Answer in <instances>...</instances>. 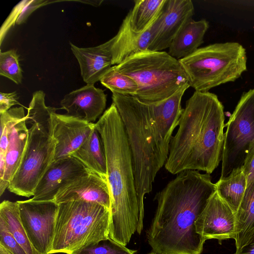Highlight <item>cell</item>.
<instances>
[{"instance_id": "cell-28", "label": "cell", "mask_w": 254, "mask_h": 254, "mask_svg": "<svg viewBox=\"0 0 254 254\" xmlns=\"http://www.w3.org/2000/svg\"><path fill=\"white\" fill-rule=\"evenodd\" d=\"M0 180L3 176L9 136L13 127L26 117L22 107L12 108L0 114Z\"/></svg>"}, {"instance_id": "cell-27", "label": "cell", "mask_w": 254, "mask_h": 254, "mask_svg": "<svg viewBox=\"0 0 254 254\" xmlns=\"http://www.w3.org/2000/svg\"><path fill=\"white\" fill-rule=\"evenodd\" d=\"M45 94L41 90L33 94L26 115V123L37 124L52 136V115L59 109L48 107L45 102Z\"/></svg>"}, {"instance_id": "cell-32", "label": "cell", "mask_w": 254, "mask_h": 254, "mask_svg": "<svg viewBox=\"0 0 254 254\" xmlns=\"http://www.w3.org/2000/svg\"><path fill=\"white\" fill-rule=\"evenodd\" d=\"M0 244L12 254H27L10 233L5 220L1 216H0Z\"/></svg>"}, {"instance_id": "cell-26", "label": "cell", "mask_w": 254, "mask_h": 254, "mask_svg": "<svg viewBox=\"0 0 254 254\" xmlns=\"http://www.w3.org/2000/svg\"><path fill=\"white\" fill-rule=\"evenodd\" d=\"M0 216L5 220L10 233L27 254H41L33 246L21 221L17 201L7 200L0 204Z\"/></svg>"}, {"instance_id": "cell-25", "label": "cell", "mask_w": 254, "mask_h": 254, "mask_svg": "<svg viewBox=\"0 0 254 254\" xmlns=\"http://www.w3.org/2000/svg\"><path fill=\"white\" fill-rule=\"evenodd\" d=\"M166 0H135L129 12L132 30L142 33L149 29L161 13Z\"/></svg>"}, {"instance_id": "cell-30", "label": "cell", "mask_w": 254, "mask_h": 254, "mask_svg": "<svg viewBox=\"0 0 254 254\" xmlns=\"http://www.w3.org/2000/svg\"><path fill=\"white\" fill-rule=\"evenodd\" d=\"M130 250L110 238L92 243L73 252L71 254H135Z\"/></svg>"}, {"instance_id": "cell-29", "label": "cell", "mask_w": 254, "mask_h": 254, "mask_svg": "<svg viewBox=\"0 0 254 254\" xmlns=\"http://www.w3.org/2000/svg\"><path fill=\"white\" fill-rule=\"evenodd\" d=\"M101 83L113 93L134 96L138 85L130 77L123 74L112 66L100 80Z\"/></svg>"}, {"instance_id": "cell-11", "label": "cell", "mask_w": 254, "mask_h": 254, "mask_svg": "<svg viewBox=\"0 0 254 254\" xmlns=\"http://www.w3.org/2000/svg\"><path fill=\"white\" fill-rule=\"evenodd\" d=\"M194 6L190 0H166L161 14L152 25L148 50L162 51L169 48L173 40L190 19Z\"/></svg>"}, {"instance_id": "cell-15", "label": "cell", "mask_w": 254, "mask_h": 254, "mask_svg": "<svg viewBox=\"0 0 254 254\" xmlns=\"http://www.w3.org/2000/svg\"><path fill=\"white\" fill-rule=\"evenodd\" d=\"M89 171L72 156L54 161L39 182L32 199L54 201L57 192L63 186Z\"/></svg>"}, {"instance_id": "cell-18", "label": "cell", "mask_w": 254, "mask_h": 254, "mask_svg": "<svg viewBox=\"0 0 254 254\" xmlns=\"http://www.w3.org/2000/svg\"><path fill=\"white\" fill-rule=\"evenodd\" d=\"M152 34V26L142 33L134 31L130 25L128 12L118 33L110 40L113 65L119 64L130 57L148 50Z\"/></svg>"}, {"instance_id": "cell-8", "label": "cell", "mask_w": 254, "mask_h": 254, "mask_svg": "<svg viewBox=\"0 0 254 254\" xmlns=\"http://www.w3.org/2000/svg\"><path fill=\"white\" fill-rule=\"evenodd\" d=\"M56 141L37 124L28 129V138L21 164L7 189L16 195L29 197L54 161Z\"/></svg>"}, {"instance_id": "cell-38", "label": "cell", "mask_w": 254, "mask_h": 254, "mask_svg": "<svg viewBox=\"0 0 254 254\" xmlns=\"http://www.w3.org/2000/svg\"><path fill=\"white\" fill-rule=\"evenodd\" d=\"M0 254H12V253L2 245L0 244Z\"/></svg>"}, {"instance_id": "cell-33", "label": "cell", "mask_w": 254, "mask_h": 254, "mask_svg": "<svg viewBox=\"0 0 254 254\" xmlns=\"http://www.w3.org/2000/svg\"><path fill=\"white\" fill-rule=\"evenodd\" d=\"M48 0H22L20 2L21 6L19 14L15 23L21 24L25 22L28 16L36 9L48 3Z\"/></svg>"}, {"instance_id": "cell-37", "label": "cell", "mask_w": 254, "mask_h": 254, "mask_svg": "<svg viewBox=\"0 0 254 254\" xmlns=\"http://www.w3.org/2000/svg\"><path fill=\"white\" fill-rule=\"evenodd\" d=\"M80 1L81 2H83L86 4H91L95 6H99L101 4V3L103 2V0H86V1Z\"/></svg>"}, {"instance_id": "cell-24", "label": "cell", "mask_w": 254, "mask_h": 254, "mask_svg": "<svg viewBox=\"0 0 254 254\" xmlns=\"http://www.w3.org/2000/svg\"><path fill=\"white\" fill-rule=\"evenodd\" d=\"M247 185V178L242 168L233 170L226 177L215 184L216 192L236 213Z\"/></svg>"}, {"instance_id": "cell-9", "label": "cell", "mask_w": 254, "mask_h": 254, "mask_svg": "<svg viewBox=\"0 0 254 254\" xmlns=\"http://www.w3.org/2000/svg\"><path fill=\"white\" fill-rule=\"evenodd\" d=\"M226 126L220 179L243 166L254 138V88L242 95Z\"/></svg>"}, {"instance_id": "cell-31", "label": "cell", "mask_w": 254, "mask_h": 254, "mask_svg": "<svg viewBox=\"0 0 254 254\" xmlns=\"http://www.w3.org/2000/svg\"><path fill=\"white\" fill-rule=\"evenodd\" d=\"M0 75L17 84L22 82V70L19 62V55L14 50L0 53Z\"/></svg>"}, {"instance_id": "cell-3", "label": "cell", "mask_w": 254, "mask_h": 254, "mask_svg": "<svg viewBox=\"0 0 254 254\" xmlns=\"http://www.w3.org/2000/svg\"><path fill=\"white\" fill-rule=\"evenodd\" d=\"M95 126L104 147L111 194L109 237L126 246L136 231L139 207L131 151L123 121L113 103Z\"/></svg>"}, {"instance_id": "cell-7", "label": "cell", "mask_w": 254, "mask_h": 254, "mask_svg": "<svg viewBox=\"0 0 254 254\" xmlns=\"http://www.w3.org/2000/svg\"><path fill=\"white\" fill-rule=\"evenodd\" d=\"M247 61L245 49L234 42L211 44L179 60L190 87L200 92L235 81L247 70Z\"/></svg>"}, {"instance_id": "cell-34", "label": "cell", "mask_w": 254, "mask_h": 254, "mask_svg": "<svg viewBox=\"0 0 254 254\" xmlns=\"http://www.w3.org/2000/svg\"><path fill=\"white\" fill-rule=\"evenodd\" d=\"M242 168L248 183L254 178V138L250 143Z\"/></svg>"}, {"instance_id": "cell-2", "label": "cell", "mask_w": 254, "mask_h": 254, "mask_svg": "<svg viewBox=\"0 0 254 254\" xmlns=\"http://www.w3.org/2000/svg\"><path fill=\"white\" fill-rule=\"evenodd\" d=\"M224 121L217 96L195 91L187 101L171 139L165 169L173 175L187 170L211 174L222 160Z\"/></svg>"}, {"instance_id": "cell-21", "label": "cell", "mask_w": 254, "mask_h": 254, "mask_svg": "<svg viewBox=\"0 0 254 254\" xmlns=\"http://www.w3.org/2000/svg\"><path fill=\"white\" fill-rule=\"evenodd\" d=\"M209 27L205 19L189 20L173 40L168 54L177 60L185 58L195 52L203 42Z\"/></svg>"}, {"instance_id": "cell-10", "label": "cell", "mask_w": 254, "mask_h": 254, "mask_svg": "<svg viewBox=\"0 0 254 254\" xmlns=\"http://www.w3.org/2000/svg\"><path fill=\"white\" fill-rule=\"evenodd\" d=\"M17 202L21 221L33 246L41 254H50L59 204L54 200L37 201L32 198Z\"/></svg>"}, {"instance_id": "cell-17", "label": "cell", "mask_w": 254, "mask_h": 254, "mask_svg": "<svg viewBox=\"0 0 254 254\" xmlns=\"http://www.w3.org/2000/svg\"><path fill=\"white\" fill-rule=\"evenodd\" d=\"M71 50L76 58L83 81L94 84L100 81L111 68L112 56L110 40L99 46L79 48L70 43Z\"/></svg>"}, {"instance_id": "cell-16", "label": "cell", "mask_w": 254, "mask_h": 254, "mask_svg": "<svg viewBox=\"0 0 254 254\" xmlns=\"http://www.w3.org/2000/svg\"><path fill=\"white\" fill-rule=\"evenodd\" d=\"M107 95L104 90L94 84H86L66 94L61 101L66 115L93 123L103 113Z\"/></svg>"}, {"instance_id": "cell-39", "label": "cell", "mask_w": 254, "mask_h": 254, "mask_svg": "<svg viewBox=\"0 0 254 254\" xmlns=\"http://www.w3.org/2000/svg\"><path fill=\"white\" fill-rule=\"evenodd\" d=\"M147 254H155L154 253H153V252H151L150 253H148Z\"/></svg>"}, {"instance_id": "cell-22", "label": "cell", "mask_w": 254, "mask_h": 254, "mask_svg": "<svg viewBox=\"0 0 254 254\" xmlns=\"http://www.w3.org/2000/svg\"><path fill=\"white\" fill-rule=\"evenodd\" d=\"M89 170L107 177V163L101 136L96 126L84 143L72 155Z\"/></svg>"}, {"instance_id": "cell-20", "label": "cell", "mask_w": 254, "mask_h": 254, "mask_svg": "<svg viewBox=\"0 0 254 254\" xmlns=\"http://www.w3.org/2000/svg\"><path fill=\"white\" fill-rule=\"evenodd\" d=\"M28 138L26 117L12 128L9 136L2 179L0 180V195L7 189L17 171L25 151Z\"/></svg>"}, {"instance_id": "cell-35", "label": "cell", "mask_w": 254, "mask_h": 254, "mask_svg": "<svg viewBox=\"0 0 254 254\" xmlns=\"http://www.w3.org/2000/svg\"><path fill=\"white\" fill-rule=\"evenodd\" d=\"M18 97L17 93L14 91L12 93H0V114H1L15 105L20 104L18 101Z\"/></svg>"}, {"instance_id": "cell-1", "label": "cell", "mask_w": 254, "mask_h": 254, "mask_svg": "<svg viewBox=\"0 0 254 254\" xmlns=\"http://www.w3.org/2000/svg\"><path fill=\"white\" fill-rule=\"evenodd\" d=\"M210 174L183 171L157 193V209L147 236L155 254H201L205 241L195 222L215 192Z\"/></svg>"}, {"instance_id": "cell-5", "label": "cell", "mask_w": 254, "mask_h": 254, "mask_svg": "<svg viewBox=\"0 0 254 254\" xmlns=\"http://www.w3.org/2000/svg\"><path fill=\"white\" fill-rule=\"evenodd\" d=\"M114 67L136 82L138 89L134 97L146 103L161 102L190 87L179 60L166 52L146 50Z\"/></svg>"}, {"instance_id": "cell-4", "label": "cell", "mask_w": 254, "mask_h": 254, "mask_svg": "<svg viewBox=\"0 0 254 254\" xmlns=\"http://www.w3.org/2000/svg\"><path fill=\"white\" fill-rule=\"evenodd\" d=\"M129 143L139 207L136 231L143 229L144 198L152 190L158 171L165 165L169 148L163 144L148 103L129 95L112 94Z\"/></svg>"}, {"instance_id": "cell-13", "label": "cell", "mask_w": 254, "mask_h": 254, "mask_svg": "<svg viewBox=\"0 0 254 254\" xmlns=\"http://www.w3.org/2000/svg\"><path fill=\"white\" fill-rule=\"evenodd\" d=\"M78 200L97 203L110 210L111 194L107 177L90 171L63 186L54 199L58 204Z\"/></svg>"}, {"instance_id": "cell-6", "label": "cell", "mask_w": 254, "mask_h": 254, "mask_svg": "<svg viewBox=\"0 0 254 254\" xmlns=\"http://www.w3.org/2000/svg\"><path fill=\"white\" fill-rule=\"evenodd\" d=\"M110 210L94 202L70 201L59 204L50 254L73 252L109 238Z\"/></svg>"}, {"instance_id": "cell-23", "label": "cell", "mask_w": 254, "mask_h": 254, "mask_svg": "<svg viewBox=\"0 0 254 254\" xmlns=\"http://www.w3.org/2000/svg\"><path fill=\"white\" fill-rule=\"evenodd\" d=\"M254 233V178L247 183L236 213L234 240L236 249L245 245Z\"/></svg>"}, {"instance_id": "cell-12", "label": "cell", "mask_w": 254, "mask_h": 254, "mask_svg": "<svg viewBox=\"0 0 254 254\" xmlns=\"http://www.w3.org/2000/svg\"><path fill=\"white\" fill-rule=\"evenodd\" d=\"M196 233L203 240L234 239L236 213L215 192L195 222Z\"/></svg>"}, {"instance_id": "cell-19", "label": "cell", "mask_w": 254, "mask_h": 254, "mask_svg": "<svg viewBox=\"0 0 254 254\" xmlns=\"http://www.w3.org/2000/svg\"><path fill=\"white\" fill-rule=\"evenodd\" d=\"M190 87H185L169 98L161 102L148 103L154 119L157 130L164 145L169 148L173 132L178 126L183 109L182 97Z\"/></svg>"}, {"instance_id": "cell-36", "label": "cell", "mask_w": 254, "mask_h": 254, "mask_svg": "<svg viewBox=\"0 0 254 254\" xmlns=\"http://www.w3.org/2000/svg\"><path fill=\"white\" fill-rule=\"evenodd\" d=\"M235 254H254V233L245 245L236 249Z\"/></svg>"}, {"instance_id": "cell-14", "label": "cell", "mask_w": 254, "mask_h": 254, "mask_svg": "<svg viewBox=\"0 0 254 254\" xmlns=\"http://www.w3.org/2000/svg\"><path fill=\"white\" fill-rule=\"evenodd\" d=\"M52 136L56 141L54 161L71 156L95 127V123L56 112L52 115Z\"/></svg>"}]
</instances>
